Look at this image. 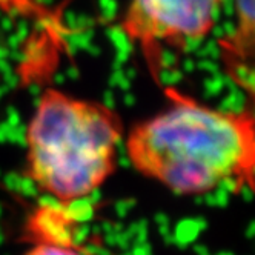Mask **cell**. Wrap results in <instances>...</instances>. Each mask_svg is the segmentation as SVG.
Segmentation results:
<instances>
[{
	"label": "cell",
	"instance_id": "cell-1",
	"mask_svg": "<svg viewBox=\"0 0 255 255\" xmlns=\"http://www.w3.org/2000/svg\"><path fill=\"white\" fill-rule=\"evenodd\" d=\"M126 152L137 171L180 195L251 183L254 122L172 96L163 111L134 128Z\"/></svg>",
	"mask_w": 255,
	"mask_h": 255
},
{
	"label": "cell",
	"instance_id": "cell-2",
	"mask_svg": "<svg viewBox=\"0 0 255 255\" xmlns=\"http://www.w3.org/2000/svg\"><path fill=\"white\" fill-rule=\"evenodd\" d=\"M120 138V125L108 108L49 89L28 125V171L52 197L83 198L113 172Z\"/></svg>",
	"mask_w": 255,
	"mask_h": 255
},
{
	"label": "cell",
	"instance_id": "cell-3",
	"mask_svg": "<svg viewBox=\"0 0 255 255\" xmlns=\"http://www.w3.org/2000/svg\"><path fill=\"white\" fill-rule=\"evenodd\" d=\"M225 0H131L122 17V31L146 52L183 49L214 29Z\"/></svg>",
	"mask_w": 255,
	"mask_h": 255
},
{
	"label": "cell",
	"instance_id": "cell-4",
	"mask_svg": "<svg viewBox=\"0 0 255 255\" xmlns=\"http://www.w3.org/2000/svg\"><path fill=\"white\" fill-rule=\"evenodd\" d=\"M235 5V26L226 40H222L223 57L231 66L232 74H248L252 72L246 68L254 48L255 31V0H234Z\"/></svg>",
	"mask_w": 255,
	"mask_h": 255
},
{
	"label": "cell",
	"instance_id": "cell-5",
	"mask_svg": "<svg viewBox=\"0 0 255 255\" xmlns=\"http://www.w3.org/2000/svg\"><path fill=\"white\" fill-rule=\"evenodd\" d=\"M23 255H86V254H83L80 249L71 246V245H66L62 242L46 240V242L34 245Z\"/></svg>",
	"mask_w": 255,
	"mask_h": 255
}]
</instances>
